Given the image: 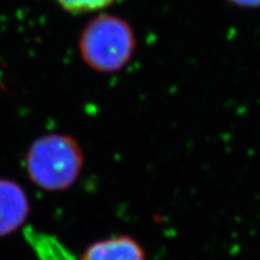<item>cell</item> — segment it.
<instances>
[{
	"label": "cell",
	"mask_w": 260,
	"mask_h": 260,
	"mask_svg": "<svg viewBox=\"0 0 260 260\" xmlns=\"http://www.w3.org/2000/svg\"><path fill=\"white\" fill-rule=\"evenodd\" d=\"M28 176L42 190L64 191L76 183L84 168V152L74 136L50 133L39 136L25 154Z\"/></svg>",
	"instance_id": "obj_1"
},
{
	"label": "cell",
	"mask_w": 260,
	"mask_h": 260,
	"mask_svg": "<svg viewBox=\"0 0 260 260\" xmlns=\"http://www.w3.org/2000/svg\"><path fill=\"white\" fill-rule=\"evenodd\" d=\"M79 51L84 64L92 70L117 73L134 57V29L122 17L102 14L84 25L79 38Z\"/></svg>",
	"instance_id": "obj_2"
},
{
	"label": "cell",
	"mask_w": 260,
	"mask_h": 260,
	"mask_svg": "<svg viewBox=\"0 0 260 260\" xmlns=\"http://www.w3.org/2000/svg\"><path fill=\"white\" fill-rule=\"evenodd\" d=\"M30 213L28 195L17 182L0 178V237L17 232Z\"/></svg>",
	"instance_id": "obj_3"
},
{
	"label": "cell",
	"mask_w": 260,
	"mask_h": 260,
	"mask_svg": "<svg viewBox=\"0 0 260 260\" xmlns=\"http://www.w3.org/2000/svg\"><path fill=\"white\" fill-rule=\"evenodd\" d=\"M81 260H147L144 246L130 235H113L86 247Z\"/></svg>",
	"instance_id": "obj_4"
},
{
	"label": "cell",
	"mask_w": 260,
	"mask_h": 260,
	"mask_svg": "<svg viewBox=\"0 0 260 260\" xmlns=\"http://www.w3.org/2000/svg\"><path fill=\"white\" fill-rule=\"evenodd\" d=\"M56 2L67 12L82 15L110 8L116 0H56Z\"/></svg>",
	"instance_id": "obj_5"
},
{
	"label": "cell",
	"mask_w": 260,
	"mask_h": 260,
	"mask_svg": "<svg viewBox=\"0 0 260 260\" xmlns=\"http://www.w3.org/2000/svg\"><path fill=\"white\" fill-rule=\"evenodd\" d=\"M232 4L243 9H259L260 0H228Z\"/></svg>",
	"instance_id": "obj_6"
}]
</instances>
